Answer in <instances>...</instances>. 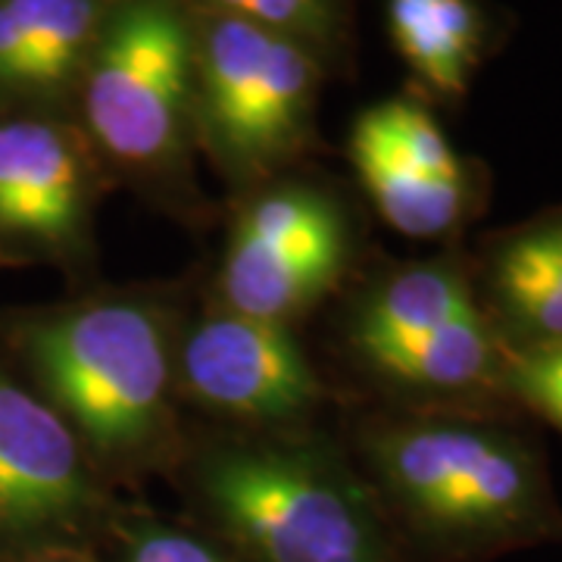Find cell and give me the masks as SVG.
I'll return each mask as SVG.
<instances>
[{
    "instance_id": "cell-1",
    "label": "cell",
    "mask_w": 562,
    "mask_h": 562,
    "mask_svg": "<svg viewBox=\"0 0 562 562\" xmlns=\"http://www.w3.org/2000/svg\"><path fill=\"white\" fill-rule=\"evenodd\" d=\"M179 301L160 288H101L10 331L22 379L57 409L106 484L179 462Z\"/></svg>"
},
{
    "instance_id": "cell-2",
    "label": "cell",
    "mask_w": 562,
    "mask_h": 562,
    "mask_svg": "<svg viewBox=\"0 0 562 562\" xmlns=\"http://www.w3.org/2000/svg\"><path fill=\"white\" fill-rule=\"evenodd\" d=\"M360 475L397 543L435 562L482 560L560 531L547 465L513 425L406 409L360 425Z\"/></svg>"
},
{
    "instance_id": "cell-3",
    "label": "cell",
    "mask_w": 562,
    "mask_h": 562,
    "mask_svg": "<svg viewBox=\"0 0 562 562\" xmlns=\"http://www.w3.org/2000/svg\"><path fill=\"white\" fill-rule=\"evenodd\" d=\"M176 465L235 562H394V538L360 469L301 428L184 443Z\"/></svg>"
},
{
    "instance_id": "cell-4",
    "label": "cell",
    "mask_w": 562,
    "mask_h": 562,
    "mask_svg": "<svg viewBox=\"0 0 562 562\" xmlns=\"http://www.w3.org/2000/svg\"><path fill=\"white\" fill-rule=\"evenodd\" d=\"M72 120L110 179L179 220L201 213L194 20L181 0L113 7L79 81Z\"/></svg>"
},
{
    "instance_id": "cell-5",
    "label": "cell",
    "mask_w": 562,
    "mask_h": 562,
    "mask_svg": "<svg viewBox=\"0 0 562 562\" xmlns=\"http://www.w3.org/2000/svg\"><path fill=\"white\" fill-rule=\"evenodd\" d=\"M198 154L247 194L294 172L316 147L328 69L297 41L232 16L194 13Z\"/></svg>"
},
{
    "instance_id": "cell-6",
    "label": "cell",
    "mask_w": 562,
    "mask_h": 562,
    "mask_svg": "<svg viewBox=\"0 0 562 562\" xmlns=\"http://www.w3.org/2000/svg\"><path fill=\"white\" fill-rule=\"evenodd\" d=\"M353 262V222L322 181L279 176L241 194L232 216L213 301L294 328L338 291Z\"/></svg>"
},
{
    "instance_id": "cell-7",
    "label": "cell",
    "mask_w": 562,
    "mask_h": 562,
    "mask_svg": "<svg viewBox=\"0 0 562 562\" xmlns=\"http://www.w3.org/2000/svg\"><path fill=\"white\" fill-rule=\"evenodd\" d=\"M106 184L72 116H0V262L91 266Z\"/></svg>"
},
{
    "instance_id": "cell-8",
    "label": "cell",
    "mask_w": 562,
    "mask_h": 562,
    "mask_svg": "<svg viewBox=\"0 0 562 562\" xmlns=\"http://www.w3.org/2000/svg\"><path fill=\"white\" fill-rule=\"evenodd\" d=\"M106 522L110 484L57 409L0 360V541L79 547Z\"/></svg>"
},
{
    "instance_id": "cell-9",
    "label": "cell",
    "mask_w": 562,
    "mask_h": 562,
    "mask_svg": "<svg viewBox=\"0 0 562 562\" xmlns=\"http://www.w3.org/2000/svg\"><path fill=\"white\" fill-rule=\"evenodd\" d=\"M179 401L247 428H301L325 401L319 372L294 328L222 303L181 316Z\"/></svg>"
},
{
    "instance_id": "cell-10",
    "label": "cell",
    "mask_w": 562,
    "mask_h": 562,
    "mask_svg": "<svg viewBox=\"0 0 562 562\" xmlns=\"http://www.w3.org/2000/svg\"><path fill=\"white\" fill-rule=\"evenodd\" d=\"M120 0H0V116H72Z\"/></svg>"
},
{
    "instance_id": "cell-11",
    "label": "cell",
    "mask_w": 562,
    "mask_h": 562,
    "mask_svg": "<svg viewBox=\"0 0 562 562\" xmlns=\"http://www.w3.org/2000/svg\"><path fill=\"white\" fill-rule=\"evenodd\" d=\"M472 284L506 350L562 344V206L484 238Z\"/></svg>"
},
{
    "instance_id": "cell-12",
    "label": "cell",
    "mask_w": 562,
    "mask_h": 562,
    "mask_svg": "<svg viewBox=\"0 0 562 562\" xmlns=\"http://www.w3.org/2000/svg\"><path fill=\"white\" fill-rule=\"evenodd\" d=\"M347 157L379 216L413 241H447L482 210V172H428L401 157L362 113L350 125Z\"/></svg>"
},
{
    "instance_id": "cell-13",
    "label": "cell",
    "mask_w": 562,
    "mask_h": 562,
    "mask_svg": "<svg viewBox=\"0 0 562 562\" xmlns=\"http://www.w3.org/2000/svg\"><path fill=\"white\" fill-rule=\"evenodd\" d=\"M479 310L472 266L460 257L394 262L362 284L347 313V347L357 362L419 341L447 322Z\"/></svg>"
},
{
    "instance_id": "cell-14",
    "label": "cell",
    "mask_w": 562,
    "mask_h": 562,
    "mask_svg": "<svg viewBox=\"0 0 562 562\" xmlns=\"http://www.w3.org/2000/svg\"><path fill=\"white\" fill-rule=\"evenodd\" d=\"M360 366L406 401L465 403L506 394V347L479 310L447 322L419 341L387 347Z\"/></svg>"
},
{
    "instance_id": "cell-15",
    "label": "cell",
    "mask_w": 562,
    "mask_h": 562,
    "mask_svg": "<svg viewBox=\"0 0 562 562\" xmlns=\"http://www.w3.org/2000/svg\"><path fill=\"white\" fill-rule=\"evenodd\" d=\"M387 32L428 101L460 103L491 50L494 22L484 0H387Z\"/></svg>"
},
{
    "instance_id": "cell-16",
    "label": "cell",
    "mask_w": 562,
    "mask_h": 562,
    "mask_svg": "<svg viewBox=\"0 0 562 562\" xmlns=\"http://www.w3.org/2000/svg\"><path fill=\"white\" fill-rule=\"evenodd\" d=\"M194 13L232 16L297 41L328 69L350 54L353 0H181Z\"/></svg>"
},
{
    "instance_id": "cell-17",
    "label": "cell",
    "mask_w": 562,
    "mask_h": 562,
    "mask_svg": "<svg viewBox=\"0 0 562 562\" xmlns=\"http://www.w3.org/2000/svg\"><path fill=\"white\" fill-rule=\"evenodd\" d=\"M120 562H235L220 543L154 516H116Z\"/></svg>"
},
{
    "instance_id": "cell-18",
    "label": "cell",
    "mask_w": 562,
    "mask_h": 562,
    "mask_svg": "<svg viewBox=\"0 0 562 562\" xmlns=\"http://www.w3.org/2000/svg\"><path fill=\"white\" fill-rule=\"evenodd\" d=\"M506 394L562 428V344L506 350Z\"/></svg>"
},
{
    "instance_id": "cell-19",
    "label": "cell",
    "mask_w": 562,
    "mask_h": 562,
    "mask_svg": "<svg viewBox=\"0 0 562 562\" xmlns=\"http://www.w3.org/2000/svg\"><path fill=\"white\" fill-rule=\"evenodd\" d=\"M22 562H91V557H85L79 547H50V550H35Z\"/></svg>"
}]
</instances>
